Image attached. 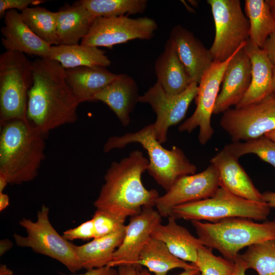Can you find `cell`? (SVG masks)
<instances>
[{"mask_svg": "<svg viewBox=\"0 0 275 275\" xmlns=\"http://www.w3.org/2000/svg\"><path fill=\"white\" fill-rule=\"evenodd\" d=\"M34 83L33 62L24 53L6 51L0 56V125L26 121L29 92Z\"/></svg>", "mask_w": 275, "mask_h": 275, "instance_id": "6", "label": "cell"}, {"mask_svg": "<svg viewBox=\"0 0 275 275\" xmlns=\"http://www.w3.org/2000/svg\"><path fill=\"white\" fill-rule=\"evenodd\" d=\"M140 96L135 80L126 74H119L96 94L94 100L107 105L122 124L127 126L130 122V115Z\"/></svg>", "mask_w": 275, "mask_h": 275, "instance_id": "20", "label": "cell"}, {"mask_svg": "<svg viewBox=\"0 0 275 275\" xmlns=\"http://www.w3.org/2000/svg\"><path fill=\"white\" fill-rule=\"evenodd\" d=\"M9 205V198L4 193H0V211L5 209Z\"/></svg>", "mask_w": 275, "mask_h": 275, "instance_id": "45", "label": "cell"}, {"mask_svg": "<svg viewBox=\"0 0 275 275\" xmlns=\"http://www.w3.org/2000/svg\"><path fill=\"white\" fill-rule=\"evenodd\" d=\"M212 250L204 245L198 250L195 265L200 275H230L235 267L234 262L215 256Z\"/></svg>", "mask_w": 275, "mask_h": 275, "instance_id": "34", "label": "cell"}, {"mask_svg": "<svg viewBox=\"0 0 275 275\" xmlns=\"http://www.w3.org/2000/svg\"><path fill=\"white\" fill-rule=\"evenodd\" d=\"M219 124L233 142L246 141L275 130V93L258 102L229 109Z\"/></svg>", "mask_w": 275, "mask_h": 275, "instance_id": "10", "label": "cell"}, {"mask_svg": "<svg viewBox=\"0 0 275 275\" xmlns=\"http://www.w3.org/2000/svg\"><path fill=\"white\" fill-rule=\"evenodd\" d=\"M45 138L27 121L13 120L1 125L0 173L9 184L36 178L45 158Z\"/></svg>", "mask_w": 275, "mask_h": 275, "instance_id": "3", "label": "cell"}, {"mask_svg": "<svg viewBox=\"0 0 275 275\" xmlns=\"http://www.w3.org/2000/svg\"><path fill=\"white\" fill-rule=\"evenodd\" d=\"M161 217L153 207H144L140 213L130 217L123 240L107 266L142 267L138 264L140 253L155 227L161 223Z\"/></svg>", "mask_w": 275, "mask_h": 275, "instance_id": "15", "label": "cell"}, {"mask_svg": "<svg viewBox=\"0 0 275 275\" xmlns=\"http://www.w3.org/2000/svg\"><path fill=\"white\" fill-rule=\"evenodd\" d=\"M215 36L209 49L213 62L227 60L249 39L250 24L239 0H208Z\"/></svg>", "mask_w": 275, "mask_h": 275, "instance_id": "9", "label": "cell"}, {"mask_svg": "<svg viewBox=\"0 0 275 275\" xmlns=\"http://www.w3.org/2000/svg\"><path fill=\"white\" fill-rule=\"evenodd\" d=\"M224 148L238 159L247 154H254L275 169V142L265 135L244 141L233 142Z\"/></svg>", "mask_w": 275, "mask_h": 275, "instance_id": "33", "label": "cell"}, {"mask_svg": "<svg viewBox=\"0 0 275 275\" xmlns=\"http://www.w3.org/2000/svg\"><path fill=\"white\" fill-rule=\"evenodd\" d=\"M148 167L149 160L139 150L132 151L119 161L112 162L94 202L96 209L125 222L127 217L138 214L143 208L154 207L159 193L156 189H147L142 181Z\"/></svg>", "mask_w": 275, "mask_h": 275, "instance_id": "2", "label": "cell"}, {"mask_svg": "<svg viewBox=\"0 0 275 275\" xmlns=\"http://www.w3.org/2000/svg\"><path fill=\"white\" fill-rule=\"evenodd\" d=\"M125 229V226L116 232L94 238L82 245L74 244L75 253L82 269L89 270L107 266L123 240Z\"/></svg>", "mask_w": 275, "mask_h": 275, "instance_id": "26", "label": "cell"}, {"mask_svg": "<svg viewBox=\"0 0 275 275\" xmlns=\"http://www.w3.org/2000/svg\"><path fill=\"white\" fill-rule=\"evenodd\" d=\"M154 70L157 81L164 91L170 95L182 93L192 82L169 39L163 51L155 61Z\"/></svg>", "mask_w": 275, "mask_h": 275, "instance_id": "25", "label": "cell"}, {"mask_svg": "<svg viewBox=\"0 0 275 275\" xmlns=\"http://www.w3.org/2000/svg\"><path fill=\"white\" fill-rule=\"evenodd\" d=\"M1 28L2 44L6 51H15L48 58L51 45L35 34L17 10L7 11Z\"/></svg>", "mask_w": 275, "mask_h": 275, "instance_id": "18", "label": "cell"}, {"mask_svg": "<svg viewBox=\"0 0 275 275\" xmlns=\"http://www.w3.org/2000/svg\"><path fill=\"white\" fill-rule=\"evenodd\" d=\"M136 267L132 266L118 267V275H136Z\"/></svg>", "mask_w": 275, "mask_h": 275, "instance_id": "42", "label": "cell"}, {"mask_svg": "<svg viewBox=\"0 0 275 275\" xmlns=\"http://www.w3.org/2000/svg\"><path fill=\"white\" fill-rule=\"evenodd\" d=\"M169 40L192 82L198 84L213 62L209 49L181 25L172 29Z\"/></svg>", "mask_w": 275, "mask_h": 275, "instance_id": "17", "label": "cell"}, {"mask_svg": "<svg viewBox=\"0 0 275 275\" xmlns=\"http://www.w3.org/2000/svg\"><path fill=\"white\" fill-rule=\"evenodd\" d=\"M244 48L251 62V83L245 94L235 108L258 102L272 93L273 65L266 52L249 40L246 41Z\"/></svg>", "mask_w": 275, "mask_h": 275, "instance_id": "21", "label": "cell"}, {"mask_svg": "<svg viewBox=\"0 0 275 275\" xmlns=\"http://www.w3.org/2000/svg\"><path fill=\"white\" fill-rule=\"evenodd\" d=\"M234 263L235 267L230 275H246L245 271L247 269L241 259L239 254L235 260Z\"/></svg>", "mask_w": 275, "mask_h": 275, "instance_id": "41", "label": "cell"}, {"mask_svg": "<svg viewBox=\"0 0 275 275\" xmlns=\"http://www.w3.org/2000/svg\"><path fill=\"white\" fill-rule=\"evenodd\" d=\"M157 27L156 22L148 17H96L80 44L111 48L134 39L149 40Z\"/></svg>", "mask_w": 275, "mask_h": 275, "instance_id": "11", "label": "cell"}, {"mask_svg": "<svg viewBox=\"0 0 275 275\" xmlns=\"http://www.w3.org/2000/svg\"><path fill=\"white\" fill-rule=\"evenodd\" d=\"M32 32L51 46L59 45L57 12L39 6L27 8L20 13Z\"/></svg>", "mask_w": 275, "mask_h": 275, "instance_id": "30", "label": "cell"}, {"mask_svg": "<svg viewBox=\"0 0 275 275\" xmlns=\"http://www.w3.org/2000/svg\"><path fill=\"white\" fill-rule=\"evenodd\" d=\"M13 243L8 239H3L0 241V256H2L10 250Z\"/></svg>", "mask_w": 275, "mask_h": 275, "instance_id": "43", "label": "cell"}, {"mask_svg": "<svg viewBox=\"0 0 275 275\" xmlns=\"http://www.w3.org/2000/svg\"><path fill=\"white\" fill-rule=\"evenodd\" d=\"M238 159L224 148L211 159V164L218 171L219 186L243 199L266 202Z\"/></svg>", "mask_w": 275, "mask_h": 275, "instance_id": "19", "label": "cell"}, {"mask_svg": "<svg viewBox=\"0 0 275 275\" xmlns=\"http://www.w3.org/2000/svg\"><path fill=\"white\" fill-rule=\"evenodd\" d=\"M245 44L234 54L225 69L222 89L215 104L213 114L224 113L232 106H236L250 87L251 66L244 48Z\"/></svg>", "mask_w": 275, "mask_h": 275, "instance_id": "16", "label": "cell"}, {"mask_svg": "<svg viewBox=\"0 0 275 275\" xmlns=\"http://www.w3.org/2000/svg\"><path fill=\"white\" fill-rule=\"evenodd\" d=\"M268 3L271 11L275 20V0H266Z\"/></svg>", "mask_w": 275, "mask_h": 275, "instance_id": "48", "label": "cell"}, {"mask_svg": "<svg viewBox=\"0 0 275 275\" xmlns=\"http://www.w3.org/2000/svg\"><path fill=\"white\" fill-rule=\"evenodd\" d=\"M239 256L247 270L253 269L258 275H275V240L251 245Z\"/></svg>", "mask_w": 275, "mask_h": 275, "instance_id": "32", "label": "cell"}, {"mask_svg": "<svg viewBox=\"0 0 275 275\" xmlns=\"http://www.w3.org/2000/svg\"><path fill=\"white\" fill-rule=\"evenodd\" d=\"M47 59L59 62L65 69L81 66L106 68L111 64L104 51L97 47L81 44L51 46Z\"/></svg>", "mask_w": 275, "mask_h": 275, "instance_id": "27", "label": "cell"}, {"mask_svg": "<svg viewBox=\"0 0 275 275\" xmlns=\"http://www.w3.org/2000/svg\"><path fill=\"white\" fill-rule=\"evenodd\" d=\"M133 143L140 144L146 150L149 156L147 171L166 191L180 178L195 174L197 171L196 166L190 162L180 148L173 146L169 150L161 145L156 137L153 124L135 132L109 138L103 150L107 153Z\"/></svg>", "mask_w": 275, "mask_h": 275, "instance_id": "4", "label": "cell"}, {"mask_svg": "<svg viewBox=\"0 0 275 275\" xmlns=\"http://www.w3.org/2000/svg\"><path fill=\"white\" fill-rule=\"evenodd\" d=\"M65 70L67 82L79 104L94 101L96 94L117 75L101 66H81Z\"/></svg>", "mask_w": 275, "mask_h": 275, "instance_id": "22", "label": "cell"}, {"mask_svg": "<svg viewBox=\"0 0 275 275\" xmlns=\"http://www.w3.org/2000/svg\"><path fill=\"white\" fill-rule=\"evenodd\" d=\"M273 65H275V32L268 38L263 48Z\"/></svg>", "mask_w": 275, "mask_h": 275, "instance_id": "39", "label": "cell"}, {"mask_svg": "<svg viewBox=\"0 0 275 275\" xmlns=\"http://www.w3.org/2000/svg\"><path fill=\"white\" fill-rule=\"evenodd\" d=\"M69 275H118V270L115 267L105 266L87 270L84 273L76 274L74 273Z\"/></svg>", "mask_w": 275, "mask_h": 275, "instance_id": "38", "label": "cell"}, {"mask_svg": "<svg viewBox=\"0 0 275 275\" xmlns=\"http://www.w3.org/2000/svg\"><path fill=\"white\" fill-rule=\"evenodd\" d=\"M95 231V238H99L119 230L125 222L105 211L96 209L92 218Z\"/></svg>", "mask_w": 275, "mask_h": 275, "instance_id": "35", "label": "cell"}, {"mask_svg": "<svg viewBox=\"0 0 275 275\" xmlns=\"http://www.w3.org/2000/svg\"><path fill=\"white\" fill-rule=\"evenodd\" d=\"M272 93H275V65L272 68Z\"/></svg>", "mask_w": 275, "mask_h": 275, "instance_id": "49", "label": "cell"}, {"mask_svg": "<svg viewBox=\"0 0 275 275\" xmlns=\"http://www.w3.org/2000/svg\"><path fill=\"white\" fill-rule=\"evenodd\" d=\"M244 11L250 24L249 40L263 48L275 32V20L267 1L245 0Z\"/></svg>", "mask_w": 275, "mask_h": 275, "instance_id": "29", "label": "cell"}, {"mask_svg": "<svg viewBox=\"0 0 275 275\" xmlns=\"http://www.w3.org/2000/svg\"><path fill=\"white\" fill-rule=\"evenodd\" d=\"M62 236L68 241L76 239L89 240L95 238V231L92 219L81 223L79 226L65 231Z\"/></svg>", "mask_w": 275, "mask_h": 275, "instance_id": "36", "label": "cell"}, {"mask_svg": "<svg viewBox=\"0 0 275 275\" xmlns=\"http://www.w3.org/2000/svg\"><path fill=\"white\" fill-rule=\"evenodd\" d=\"M264 135L275 142V130L268 132L265 133Z\"/></svg>", "mask_w": 275, "mask_h": 275, "instance_id": "50", "label": "cell"}, {"mask_svg": "<svg viewBox=\"0 0 275 275\" xmlns=\"http://www.w3.org/2000/svg\"><path fill=\"white\" fill-rule=\"evenodd\" d=\"M195 275H200V273L197 274H195Z\"/></svg>", "mask_w": 275, "mask_h": 275, "instance_id": "51", "label": "cell"}, {"mask_svg": "<svg viewBox=\"0 0 275 275\" xmlns=\"http://www.w3.org/2000/svg\"><path fill=\"white\" fill-rule=\"evenodd\" d=\"M198 84L192 82L182 93L177 95L168 94L158 81L143 95L139 102L148 103L156 114L153 123L157 140L161 144L167 140L168 131L184 118L192 101L197 94Z\"/></svg>", "mask_w": 275, "mask_h": 275, "instance_id": "13", "label": "cell"}, {"mask_svg": "<svg viewBox=\"0 0 275 275\" xmlns=\"http://www.w3.org/2000/svg\"><path fill=\"white\" fill-rule=\"evenodd\" d=\"M80 2L94 18L142 13L148 3L146 0H81Z\"/></svg>", "mask_w": 275, "mask_h": 275, "instance_id": "31", "label": "cell"}, {"mask_svg": "<svg viewBox=\"0 0 275 275\" xmlns=\"http://www.w3.org/2000/svg\"><path fill=\"white\" fill-rule=\"evenodd\" d=\"M42 0H1L0 17H4L5 13L11 10H19L21 11L30 6H36L44 2Z\"/></svg>", "mask_w": 275, "mask_h": 275, "instance_id": "37", "label": "cell"}, {"mask_svg": "<svg viewBox=\"0 0 275 275\" xmlns=\"http://www.w3.org/2000/svg\"><path fill=\"white\" fill-rule=\"evenodd\" d=\"M0 275H14L13 271L5 264L0 266Z\"/></svg>", "mask_w": 275, "mask_h": 275, "instance_id": "46", "label": "cell"}, {"mask_svg": "<svg viewBox=\"0 0 275 275\" xmlns=\"http://www.w3.org/2000/svg\"><path fill=\"white\" fill-rule=\"evenodd\" d=\"M199 273V270L197 267L183 270V271L176 275H195ZM136 275H153L146 268H143L142 267L136 268Z\"/></svg>", "mask_w": 275, "mask_h": 275, "instance_id": "40", "label": "cell"}, {"mask_svg": "<svg viewBox=\"0 0 275 275\" xmlns=\"http://www.w3.org/2000/svg\"><path fill=\"white\" fill-rule=\"evenodd\" d=\"M57 12L59 45H77L88 34L94 18L80 1Z\"/></svg>", "mask_w": 275, "mask_h": 275, "instance_id": "24", "label": "cell"}, {"mask_svg": "<svg viewBox=\"0 0 275 275\" xmlns=\"http://www.w3.org/2000/svg\"><path fill=\"white\" fill-rule=\"evenodd\" d=\"M33 64L34 83L28 94L26 121L46 138L51 130L77 121L79 103L59 62L40 58Z\"/></svg>", "mask_w": 275, "mask_h": 275, "instance_id": "1", "label": "cell"}, {"mask_svg": "<svg viewBox=\"0 0 275 275\" xmlns=\"http://www.w3.org/2000/svg\"><path fill=\"white\" fill-rule=\"evenodd\" d=\"M8 184L9 182L6 177L0 173V193H3L4 189Z\"/></svg>", "mask_w": 275, "mask_h": 275, "instance_id": "47", "label": "cell"}, {"mask_svg": "<svg viewBox=\"0 0 275 275\" xmlns=\"http://www.w3.org/2000/svg\"><path fill=\"white\" fill-rule=\"evenodd\" d=\"M138 264L154 275H167L169 271L176 268L186 270L197 267L175 256L162 241L152 236L140 253Z\"/></svg>", "mask_w": 275, "mask_h": 275, "instance_id": "28", "label": "cell"}, {"mask_svg": "<svg viewBox=\"0 0 275 275\" xmlns=\"http://www.w3.org/2000/svg\"><path fill=\"white\" fill-rule=\"evenodd\" d=\"M236 51L225 61L213 62L205 72L198 83L197 94L195 97L196 108L193 115L179 126L180 132L188 133L199 127L198 140L202 145L206 144L214 133L211 126V116L225 69Z\"/></svg>", "mask_w": 275, "mask_h": 275, "instance_id": "12", "label": "cell"}, {"mask_svg": "<svg viewBox=\"0 0 275 275\" xmlns=\"http://www.w3.org/2000/svg\"><path fill=\"white\" fill-rule=\"evenodd\" d=\"M270 211L266 202L243 199L219 186L210 198L175 207L170 216L176 219L204 220L211 223L233 217L260 221L266 220Z\"/></svg>", "mask_w": 275, "mask_h": 275, "instance_id": "7", "label": "cell"}, {"mask_svg": "<svg viewBox=\"0 0 275 275\" xmlns=\"http://www.w3.org/2000/svg\"><path fill=\"white\" fill-rule=\"evenodd\" d=\"M219 187L216 168L210 164L203 171L179 179L157 199L155 207L161 217L170 216L175 207L212 197Z\"/></svg>", "mask_w": 275, "mask_h": 275, "instance_id": "14", "label": "cell"}, {"mask_svg": "<svg viewBox=\"0 0 275 275\" xmlns=\"http://www.w3.org/2000/svg\"><path fill=\"white\" fill-rule=\"evenodd\" d=\"M263 195L270 208H275V192L267 191L263 193Z\"/></svg>", "mask_w": 275, "mask_h": 275, "instance_id": "44", "label": "cell"}, {"mask_svg": "<svg viewBox=\"0 0 275 275\" xmlns=\"http://www.w3.org/2000/svg\"><path fill=\"white\" fill-rule=\"evenodd\" d=\"M49 208L43 205L38 210L37 220L23 218L19 225L26 232V236L14 234L17 245L29 248L35 253L51 258L64 265L72 273L82 268L75 253L74 244L60 235L50 223Z\"/></svg>", "mask_w": 275, "mask_h": 275, "instance_id": "8", "label": "cell"}, {"mask_svg": "<svg viewBox=\"0 0 275 275\" xmlns=\"http://www.w3.org/2000/svg\"><path fill=\"white\" fill-rule=\"evenodd\" d=\"M166 225L161 223L154 229L151 236L162 241L170 252L178 258L195 265L198 251L203 243L172 216Z\"/></svg>", "mask_w": 275, "mask_h": 275, "instance_id": "23", "label": "cell"}, {"mask_svg": "<svg viewBox=\"0 0 275 275\" xmlns=\"http://www.w3.org/2000/svg\"><path fill=\"white\" fill-rule=\"evenodd\" d=\"M191 223L204 245L234 262L243 248L275 240V219L258 223L250 218L233 217L214 223Z\"/></svg>", "mask_w": 275, "mask_h": 275, "instance_id": "5", "label": "cell"}]
</instances>
